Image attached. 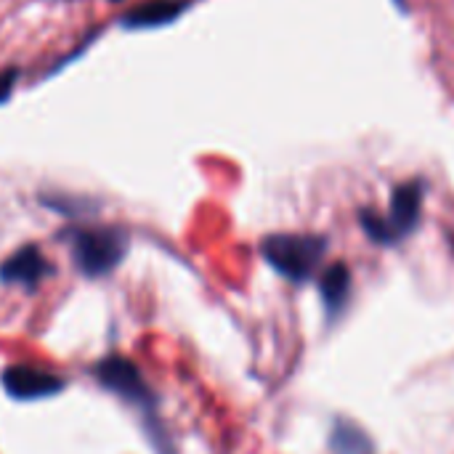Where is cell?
Segmentation results:
<instances>
[{"label": "cell", "mask_w": 454, "mask_h": 454, "mask_svg": "<svg viewBox=\"0 0 454 454\" xmlns=\"http://www.w3.org/2000/svg\"><path fill=\"white\" fill-rule=\"evenodd\" d=\"M423 197H426V184L423 181H407L399 184L391 194V205L386 215L362 210V226L370 239L378 245H396L404 237H410L423 215Z\"/></svg>", "instance_id": "obj_1"}, {"label": "cell", "mask_w": 454, "mask_h": 454, "mask_svg": "<svg viewBox=\"0 0 454 454\" xmlns=\"http://www.w3.org/2000/svg\"><path fill=\"white\" fill-rule=\"evenodd\" d=\"M69 247L77 269L85 277H106L120 266L128 253V234L117 226L74 229L69 234Z\"/></svg>", "instance_id": "obj_2"}, {"label": "cell", "mask_w": 454, "mask_h": 454, "mask_svg": "<svg viewBox=\"0 0 454 454\" xmlns=\"http://www.w3.org/2000/svg\"><path fill=\"white\" fill-rule=\"evenodd\" d=\"M325 250L327 239L317 234H271L261 245L269 266L290 282H306L325 258Z\"/></svg>", "instance_id": "obj_3"}, {"label": "cell", "mask_w": 454, "mask_h": 454, "mask_svg": "<svg viewBox=\"0 0 454 454\" xmlns=\"http://www.w3.org/2000/svg\"><path fill=\"white\" fill-rule=\"evenodd\" d=\"M96 380L114 396H120L122 402L138 407V410H149L152 407V391L149 386L144 383L138 367L130 362V359H122V356H106L96 364Z\"/></svg>", "instance_id": "obj_4"}, {"label": "cell", "mask_w": 454, "mask_h": 454, "mask_svg": "<svg viewBox=\"0 0 454 454\" xmlns=\"http://www.w3.org/2000/svg\"><path fill=\"white\" fill-rule=\"evenodd\" d=\"M3 388L11 399L19 402H35L48 399L64 391V380L53 372L29 367V364H13L3 372Z\"/></svg>", "instance_id": "obj_5"}, {"label": "cell", "mask_w": 454, "mask_h": 454, "mask_svg": "<svg viewBox=\"0 0 454 454\" xmlns=\"http://www.w3.org/2000/svg\"><path fill=\"white\" fill-rule=\"evenodd\" d=\"M48 274H51V266H48L45 255L35 245L19 247L0 266V282L3 285H19V287H27V290H35L40 285V279L48 277Z\"/></svg>", "instance_id": "obj_6"}, {"label": "cell", "mask_w": 454, "mask_h": 454, "mask_svg": "<svg viewBox=\"0 0 454 454\" xmlns=\"http://www.w3.org/2000/svg\"><path fill=\"white\" fill-rule=\"evenodd\" d=\"M189 5L192 0H144L122 16V24L130 29H154L176 21Z\"/></svg>", "instance_id": "obj_7"}, {"label": "cell", "mask_w": 454, "mask_h": 454, "mask_svg": "<svg viewBox=\"0 0 454 454\" xmlns=\"http://www.w3.org/2000/svg\"><path fill=\"white\" fill-rule=\"evenodd\" d=\"M319 293H322L327 314L335 317L338 311H343V306L348 303V295H351V271H348V266L346 263H333L322 274Z\"/></svg>", "instance_id": "obj_8"}, {"label": "cell", "mask_w": 454, "mask_h": 454, "mask_svg": "<svg viewBox=\"0 0 454 454\" xmlns=\"http://www.w3.org/2000/svg\"><path fill=\"white\" fill-rule=\"evenodd\" d=\"M333 452L335 454H372V442L367 434L348 420H338L333 428Z\"/></svg>", "instance_id": "obj_9"}, {"label": "cell", "mask_w": 454, "mask_h": 454, "mask_svg": "<svg viewBox=\"0 0 454 454\" xmlns=\"http://www.w3.org/2000/svg\"><path fill=\"white\" fill-rule=\"evenodd\" d=\"M16 77H19L16 69H3V72H0V104L11 96V90H13V85H16Z\"/></svg>", "instance_id": "obj_10"}, {"label": "cell", "mask_w": 454, "mask_h": 454, "mask_svg": "<svg viewBox=\"0 0 454 454\" xmlns=\"http://www.w3.org/2000/svg\"><path fill=\"white\" fill-rule=\"evenodd\" d=\"M394 3H399V5H402V0H394Z\"/></svg>", "instance_id": "obj_11"}, {"label": "cell", "mask_w": 454, "mask_h": 454, "mask_svg": "<svg viewBox=\"0 0 454 454\" xmlns=\"http://www.w3.org/2000/svg\"><path fill=\"white\" fill-rule=\"evenodd\" d=\"M112 3H120V0H112Z\"/></svg>", "instance_id": "obj_12"}]
</instances>
